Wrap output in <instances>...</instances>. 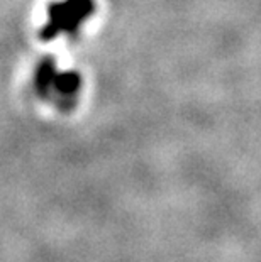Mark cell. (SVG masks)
<instances>
[{
  "instance_id": "cell-1",
  "label": "cell",
  "mask_w": 261,
  "mask_h": 262,
  "mask_svg": "<svg viewBox=\"0 0 261 262\" xmlns=\"http://www.w3.org/2000/svg\"><path fill=\"white\" fill-rule=\"evenodd\" d=\"M92 5L88 0H66L51 10V31H71L88 17Z\"/></svg>"
}]
</instances>
